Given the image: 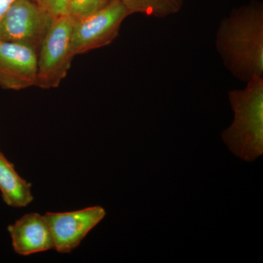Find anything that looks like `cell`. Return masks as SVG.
<instances>
[{
	"mask_svg": "<svg viewBox=\"0 0 263 263\" xmlns=\"http://www.w3.org/2000/svg\"><path fill=\"white\" fill-rule=\"evenodd\" d=\"M216 48L237 79L263 78V5L259 1L232 10L216 32Z\"/></svg>",
	"mask_w": 263,
	"mask_h": 263,
	"instance_id": "cell-1",
	"label": "cell"
},
{
	"mask_svg": "<svg viewBox=\"0 0 263 263\" xmlns=\"http://www.w3.org/2000/svg\"><path fill=\"white\" fill-rule=\"evenodd\" d=\"M247 83L245 89L228 93L234 120L221 136L232 153L253 162L263 155V78Z\"/></svg>",
	"mask_w": 263,
	"mask_h": 263,
	"instance_id": "cell-2",
	"label": "cell"
},
{
	"mask_svg": "<svg viewBox=\"0 0 263 263\" xmlns=\"http://www.w3.org/2000/svg\"><path fill=\"white\" fill-rule=\"evenodd\" d=\"M74 20L69 15L53 19L37 53L35 86L43 89L58 87L70 70L72 59V30Z\"/></svg>",
	"mask_w": 263,
	"mask_h": 263,
	"instance_id": "cell-3",
	"label": "cell"
},
{
	"mask_svg": "<svg viewBox=\"0 0 263 263\" xmlns=\"http://www.w3.org/2000/svg\"><path fill=\"white\" fill-rule=\"evenodd\" d=\"M129 11L119 0H110L96 13L74 20L72 51L74 56L110 44L118 37Z\"/></svg>",
	"mask_w": 263,
	"mask_h": 263,
	"instance_id": "cell-4",
	"label": "cell"
},
{
	"mask_svg": "<svg viewBox=\"0 0 263 263\" xmlns=\"http://www.w3.org/2000/svg\"><path fill=\"white\" fill-rule=\"evenodd\" d=\"M53 19L32 0H15L0 22V41L25 45L38 53Z\"/></svg>",
	"mask_w": 263,
	"mask_h": 263,
	"instance_id": "cell-5",
	"label": "cell"
},
{
	"mask_svg": "<svg viewBox=\"0 0 263 263\" xmlns=\"http://www.w3.org/2000/svg\"><path fill=\"white\" fill-rule=\"evenodd\" d=\"M53 240V249L59 253L68 254L81 242L106 216L100 205L67 212L46 213Z\"/></svg>",
	"mask_w": 263,
	"mask_h": 263,
	"instance_id": "cell-6",
	"label": "cell"
},
{
	"mask_svg": "<svg viewBox=\"0 0 263 263\" xmlns=\"http://www.w3.org/2000/svg\"><path fill=\"white\" fill-rule=\"evenodd\" d=\"M37 52L19 43L0 41V86L22 90L35 86Z\"/></svg>",
	"mask_w": 263,
	"mask_h": 263,
	"instance_id": "cell-7",
	"label": "cell"
},
{
	"mask_svg": "<svg viewBox=\"0 0 263 263\" xmlns=\"http://www.w3.org/2000/svg\"><path fill=\"white\" fill-rule=\"evenodd\" d=\"M12 246L21 256L47 252L53 249L51 229L46 215L29 213L8 228Z\"/></svg>",
	"mask_w": 263,
	"mask_h": 263,
	"instance_id": "cell-8",
	"label": "cell"
},
{
	"mask_svg": "<svg viewBox=\"0 0 263 263\" xmlns=\"http://www.w3.org/2000/svg\"><path fill=\"white\" fill-rule=\"evenodd\" d=\"M0 193L7 205L24 208L34 200L32 184L19 176L14 165L0 152Z\"/></svg>",
	"mask_w": 263,
	"mask_h": 263,
	"instance_id": "cell-9",
	"label": "cell"
},
{
	"mask_svg": "<svg viewBox=\"0 0 263 263\" xmlns=\"http://www.w3.org/2000/svg\"><path fill=\"white\" fill-rule=\"evenodd\" d=\"M129 14L141 13L156 18H165L179 13L184 0H119Z\"/></svg>",
	"mask_w": 263,
	"mask_h": 263,
	"instance_id": "cell-10",
	"label": "cell"
},
{
	"mask_svg": "<svg viewBox=\"0 0 263 263\" xmlns=\"http://www.w3.org/2000/svg\"><path fill=\"white\" fill-rule=\"evenodd\" d=\"M110 0H69L67 15L73 20L89 16L102 9Z\"/></svg>",
	"mask_w": 263,
	"mask_h": 263,
	"instance_id": "cell-11",
	"label": "cell"
},
{
	"mask_svg": "<svg viewBox=\"0 0 263 263\" xmlns=\"http://www.w3.org/2000/svg\"><path fill=\"white\" fill-rule=\"evenodd\" d=\"M53 18L67 15L69 0H32Z\"/></svg>",
	"mask_w": 263,
	"mask_h": 263,
	"instance_id": "cell-12",
	"label": "cell"
},
{
	"mask_svg": "<svg viewBox=\"0 0 263 263\" xmlns=\"http://www.w3.org/2000/svg\"><path fill=\"white\" fill-rule=\"evenodd\" d=\"M15 0H0V22L4 16L7 10L9 9L10 5L13 4Z\"/></svg>",
	"mask_w": 263,
	"mask_h": 263,
	"instance_id": "cell-13",
	"label": "cell"
}]
</instances>
